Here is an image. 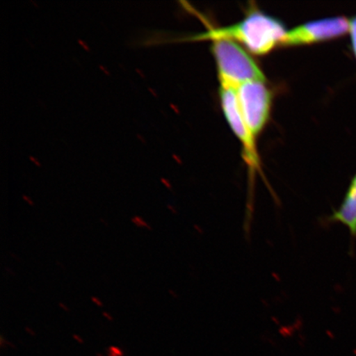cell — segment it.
<instances>
[{
	"instance_id": "obj_1",
	"label": "cell",
	"mask_w": 356,
	"mask_h": 356,
	"mask_svg": "<svg viewBox=\"0 0 356 356\" xmlns=\"http://www.w3.org/2000/svg\"><path fill=\"white\" fill-rule=\"evenodd\" d=\"M286 33V26L282 20L254 8H250L244 19L234 24L210 28L188 40H209L211 42L213 40H230L242 43L253 54L264 56L280 46Z\"/></svg>"
},
{
	"instance_id": "obj_2",
	"label": "cell",
	"mask_w": 356,
	"mask_h": 356,
	"mask_svg": "<svg viewBox=\"0 0 356 356\" xmlns=\"http://www.w3.org/2000/svg\"><path fill=\"white\" fill-rule=\"evenodd\" d=\"M221 108L229 127L238 137L243 148V159L248 171V197L246 211V226L251 222L254 200V185L257 175L264 177L259 153L257 145V137L244 121L240 110L237 89L220 87Z\"/></svg>"
},
{
	"instance_id": "obj_3",
	"label": "cell",
	"mask_w": 356,
	"mask_h": 356,
	"mask_svg": "<svg viewBox=\"0 0 356 356\" xmlns=\"http://www.w3.org/2000/svg\"><path fill=\"white\" fill-rule=\"evenodd\" d=\"M211 52L217 66L220 87L238 89L245 83L266 81L261 67L237 42L213 40Z\"/></svg>"
},
{
	"instance_id": "obj_4",
	"label": "cell",
	"mask_w": 356,
	"mask_h": 356,
	"mask_svg": "<svg viewBox=\"0 0 356 356\" xmlns=\"http://www.w3.org/2000/svg\"><path fill=\"white\" fill-rule=\"evenodd\" d=\"M245 122L256 137L264 131L270 115L273 92L264 81H251L237 89Z\"/></svg>"
},
{
	"instance_id": "obj_5",
	"label": "cell",
	"mask_w": 356,
	"mask_h": 356,
	"mask_svg": "<svg viewBox=\"0 0 356 356\" xmlns=\"http://www.w3.org/2000/svg\"><path fill=\"white\" fill-rule=\"evenodd\" d=\"M350 19L345 16L310 21L287 31L280 46L299 47L330 41L349 33Z\"/></svg>"
},
{
	"instance_id": "obj_6",
	"label": "cell",
	"mask_w": 356,
	"mask_h": 356,
	"mask_svg": "<svg viewBox=\"0 0 356 356\" xmlns=\"http://www.w3.org/2000/svg\"><path fill=\"white\" fill-rule=\"evenodd\" d=\"M326 224H341L348 229L350 238L356 240V173L350 182L343 202L325 219Z\"/></svg>"
},
{
	"instance_id": "obj_7",
	"label": "cell",
	"mask_w": 356,
	"mask_h": 356,
	"mask_svg": "<svg viewBox=\"0 0 356 356\" xmlns=\"http://www.w3.org/2000/svg\"><path fill=\"white\" fill-rule=\"evenodd\" d=\"M349 35L350 40V50L356 60V15L350 19Z\"/></svg>"
},
{
	"instance_id": "obj_8",
	"label": "cell",
	"mask_w": 356,
	"mask_h": 356,
	"mask_svg": "<svg viewBox=\"0 0 356 356\" xmlns=\"http://www.w3.org/2000/svg\"><path fill=\"white\" fill-rule=\"evenodd\" d=\"M131 222L134 225L137 227V228L145 229L149 231H152L153 229L152 226H151L149 222L145 220L141 216H133L131 218Z\"/></svg>"
},
{
	"instance_id": "obj_9",
	"label": "cell",
	"mask_w": 356,
	"mask_h": 356,
	"mask_svg": "<svg viewBox=\"0 0 356 356\" xmlns=\"http://www.w3.org/2000/svg\"><path fill=\"white\" fill-rule=\"evenodd\" d=\"M91 301L92 302V304H95L96 306L99 307V308H102V307H104V302H102L99 298L97 296H92Z\"/></svg>"
},
{
	"instance_id": "obj_10",
	"label": "cell",
	"mask_w": 356,
	"mask_h": 356,
	"mask_svg": "<svg viewBox=\"0 0 356 356\" xmlns=\"http://www.w3.org/2000/svg\"><path fill=\"white\" fill-rule=\"evenodd\" d=\"M22 200H24V202L29 204L30 207H35V202H33V200L29 197V195H22Z\"/></svg>"
},
{
	"instance_id": "obj_11",
	"label": "cell",
	"mask_w": 356,
	"mask_h": 356,
	"mask_svg": "<svg viewBox=\"0 0 356 356\" xmlns=\"http://www.w3.org/2000/svg\"><path fill=\"white\" fill-rule=\"evenodd\" d=\"M102 316H104L106 319H108V321H113V317L108 313V312H102Z\"/></svg>"
},
{
	"instance_id": "obj_12",
	"label": "cell",
	"mask_w": 356,
	"mask_h": 356,
	"mask_svg": "<svg viewBox=\"0 0 356 356\" xmlns=\"http://www.w3.org/2000/svg\"><path fill=\"white\" fill-rule=\"evenodd\" d=\"M59 307L61 309H63L65 312L70 311V307L68 305H67L66 304H65V302H59Z\"/></svg>"
},
{
	"instance_id": "obj_13",
	"label": "cell",
	"mask_w": 356,
	"mask_h": 356,
	"mask_svg": "<svg viewBox=\"0 0 356 356\" xmlns=\"http://www.w3.org/2000/svg\"><path fill=\"white\" fill-rule=\"evenodd\" d=\"M31 160H32L33 162L35 163V165L37 166H41V163H38L37 160L34 159V158L31 157Z\"/></svg>"
},
{
	"instance_id": "obj_14",
	"label": "cell",
	"mask_w": 356,
	"mask_h": 356,
	"mask_svg": "<svg viewBox=\"0 0 356 356\" xmlns=\"http://www.w3.org/2000/svg\"><path fill=\"white\" fill-rule=\"evenodd\" d=\"M6 271L7 273L11 274L12 275H15V273H13V271L10 268H8V267H7Z\"/></svg>"
}]
</instances>
